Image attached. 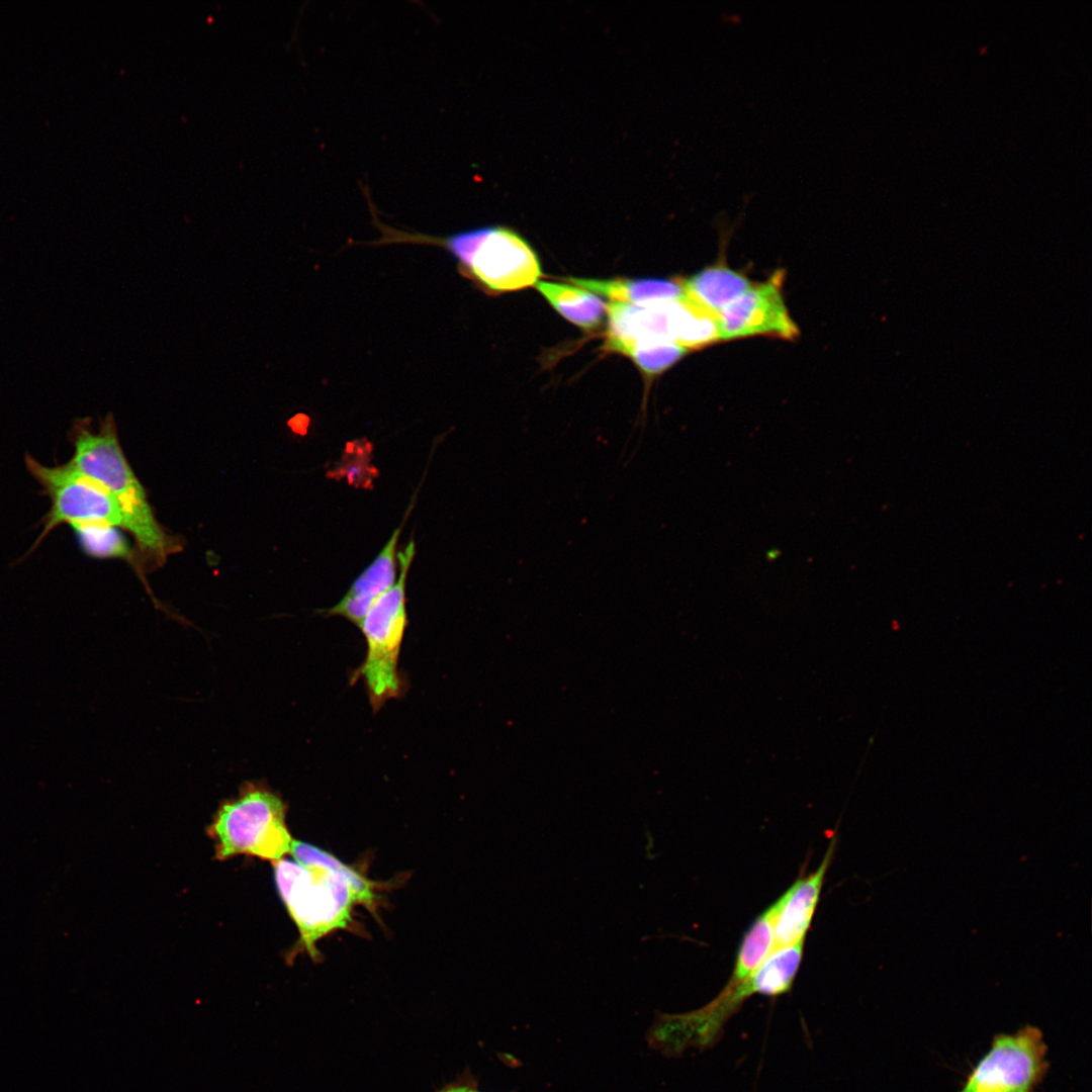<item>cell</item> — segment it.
<instances>
[{
  "label": "cell",
  "mask_w": 1092,
  "mask_h": 1092,
  "mask_svg": "<svg viewBox=\"0 0 1092 1092\" xmlns=\"http://www.w3.org/2000/svg\"><path fill=\"white\" fill-rule=\"evenodd\" d=\"M294 861L274 862L278 893L295 923L300 945L316 960V942L347 928L354 904L373 910L375 884L324 849L292 840Z\"/></svg>",
  "instance_id": "1"
},
{
  "label": "cell",
  "mask_w": 1092,
  "mask_h": 1092,
  "mask_svg": "<svg viewBox=\"0 0 1092 1092\" xmlns=\"http://www.w3.org/2000/svg\"><path fill=\"white\" fill-rule=\"evenodd\" d=\"M71 439L74 455L70 465L113 495L123 513V528L145 553L160 561L165 559L174 542L157 523L146 492L122 453L112 415L101 421L97 433L92 431L90 420H77Z\"/></svg>",
  "instance_id": "2"
},
{
  "label": "cell",
  "mask_w": 1092,
  "mask_h": 1092,
  "mask_svg": "<svg viewBox=\"0 0 1092 1092\" xmlns=\"http://www.w3.org/2000/svg\"><path fill=\"white\" fill-rule=\"evenodd\" d=\"M415 555V542L398 552L397 581L371 606L360 629L366 641V656L353 672L352 682L364 680L373 712L403 693L398 672V658L406 627L405 582Z\"/></svg>",
  "instance_id": "3"
},
{
  "label": "cell",
  "mask_w": 1092,
  "mask_h": 1092,
  "mask_svg": "<svg viewBox=\"0 0 1092 1092\" xmlns=\"http://www.w3.org/2000/svg\"><path fill=\"white\" fill-rule=\"evenodd\" d=\"M285 813L278 795L263 786H244L236 799L221 804L209 826L216 858L246 854L272 862L282 859L293 840Z\"/></svg>",
  "instance_id": "4"
},
{
  "label": "cell",
  "mask_w": 1092,
  "mask_h": 1092,
  "mask_svg": "<svg viewBox=\"0 0 1092 1092\" xmlns=\"http://www.w3.org/2000/svg\"><path fill=\"white\" fill-rule=\"evenodd\" d=\"M438 242L470 275L493 291H514L534 285L541 275L532 248L504 226L460 232Z\"/></svg>",
  "instance_id": "5"
},
{
  "label": "cell",
  "mask_w": 1092,
  "mask_h": 1092,
  "mask_svg": "<svg viewBox=\"0 0 1092 1092\" xmlns=\"http://www.w3.org/2000/svg\"><path fill=\"white\" fill-rule=\"evenodd\" d=\"M1046 1052L1035 1026L997 1034L959 1092H1035L1049 1069Z\"/></svg>",
  "instance_id": "6"
},
{
  "label": "cell",
  "mask_w": 1092,
  "mask_h": 1092,
  "mask_svg": "<svg viewBox=\"0 0 1092 1092\" xmlns=\"http://www.w3.org/2000/svg\"><path fill=\"white\" fill-rule=\"evenodd\" d=\"M25 463L28 471L52 500L51 509L43 519V529L32 549L64 523H100L123 527V513L113 495L79 473L69 462L48 467L26 455Z\"/></svg>",
  "instance_id": "7"
},
{
  "label": "cell",
  "mask_w": 1092,
  "mask_h": 1092,
  "mask_svg": "<svg viewBox=\"0 0 1092 1092\" xmlns=\"http://www.w3.org/2000/svg\"><path fill=\"white\" fill-rule=\"evenodd\" d=\"M784 274L776 272L768 280L752 284L715 317L717 340L729 341L755 335L793 340L799 330L786 307L782 283Z\"/></svg>",
  "instance_id": "8"
},
{
  "label": "cell",
  "mask_w": 1092,
  "mask_h": 1092,
  "mask_svg": "<svg viewBox=\"0 0 1092 1092\" xmlns=\"http://www.w3.org/2000/svg\"><path fill=\"white\" fill-rule=\"evenodd\" d=\"M833 839L818 869L796 881L779 899L775 948L804 941L834 851Z\"/></svg>",
  "instance_id": "9"
},
{
  "label": "cell",
  "mask_w": 1092,
  "mask_h": 1092,
  "mask_svg": "<svg viewBox=\"0 0 1092 1092\" xmlns=\"http://www.w3.org/2000/svg\"><path fill=\"white\" fill-rule=\"evenodd\" d=\"M401 527L391 537L366 569L354 580L342 600L323 610L325 616H341L360 627L374 602L396 581V544Z\"/></svg>",
  "instance_id": "10"
},
{
  "label": "cell",
  "mask_w": 1092,
  "mask_h": 1092,
  "mask_svg": "<svg viewBox=\"0 0 1092 1092\" xmlns=\"http://www.w3.org/2000/svg\"><path fill=\"white\" fill-rule=\"evenodd\" d=\"M751 285L743 274L721 264L706 267L682 280L686 297L714 318Z\"/></svg>",
  "instance_id": "11"
},
{
  "label": "cell",
  "mask_w": 1092,
  "mask_h": 1092,
  "mask_svg": "<svg viewBox=\"0 0 1092 1092\" xmlns=\"http://www.w3.org/2000/svg\"><path fill=\"white\" fill-rule=\"evenodd\" d=\"M571 283L608 297L612 301L650 305L685 297L682 281L674 279H589L569 278Z\"/></svg>",
  "instance_id": "12"
},
{
  "label": "cell",
  "mask_w": 1092,
  "mask_h": 1092,
  "mask_svg": "<svg viewBox=\"0 0 1092 1092\" xmlns=\"http://www.w3.org/2000/svg\"><path fill=\"white\" fill-rule=\"evenodd\" d=\"M535 287L561 315L582 329L596 328L607 313V303L583 288L548 281H538Z\"/></svg>",
  "instance_id": "13"
},
{
  "label": "cell",
  "mask_w": 1092,
  "mask_h": 1092,
  "mask_svg": "<svg viewBox=\"0 0 1092 1092\" xmlns=\"http://www.w3.org/2000/svg\"><path fill=\"white\" fill-rule=\"evenodd\" d=\"M779 906L778 900L746 931L727 985L733 986L748 979L775 949V921Z\"/></svg>",
  "instance_id": "14"
},
{
  "label": "cell",
  "mask_w": 1092,
  "mask_h": 1092,
  "mask_svg": "<svg viewBox=\"0 0 1092 1092\" xmlns=\"http://www.w3.org/2000/svg\"><path fill=\"white\" fill-rule=\"evenodd\" d=\"M612 351L629 356L647 375L663 372L687 352L685 347L663 339H643L615 347Z\"/></svg>",
  "instance_id": "15"
},
{
  "label": "cell",
  "mask_w": 1092,
  "mask_h": 1092,
  "mask_svg": "<svg viewBox=\"0 0 1092 1092\" xmlns=\"http://www.w3.org/2000/svg\"><path fill=\"white\" fill-rule=\"evenodd\" d=\"M70 526L88 555L96 558L129 557V546L115 527L100 523H73Z\"/></svg>",
  "instance_id": "16"
},
{
  "label": "cell",
  "mask_w": 1092,
  "mask_h": 1092,
  "mask_svg": "<svg viewBox=\"0 0 1092 1092\" xmlns=\"http://www.w3.org/2000/svg\"><path fill=\"white\" fill-rule=\"evenodd\" d=\"M433 1092H483L479 1089L477 1078L466 1069L455 1080L444 1084Z\"/></svg>",
  "instance_id": "17"
}]
</instances>
